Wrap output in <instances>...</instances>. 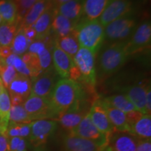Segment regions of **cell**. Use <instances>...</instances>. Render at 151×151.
Returning a JSON list of instances; mask_svg holds the SVG:
<instances>
[{
  "label": "cell",
  "mask_w": 151,
  "mask_h": 151,
  "mask_svg": "<svg viewBox=\"0 0 151 151\" xmlns=\"http://www.w3.org/2000/svg\"><path fill=\"white\" fill-rule=\"evenodd\" d=\"M83 98H86V94L79 83L69 78H62L56 83L49 100L58 118L77 100Z\"/></svg>",
  "instance_id": "6da1fadb"
},
{
  "label": "cell",
  "mask_w": 151,
  "mask_h": 151,
  "mask_svg": "<svg viewBox=\"0 0 151 151\" xmlns=\"http://www.w3.org/2000/svg\"><path fill=\"white\" fill-rule=\"evenodd\" d=\"M75 30L79 46L97 54L105 39L104 27L99 19H85L77 24Z\"/></svg>",
  "instance_id": "7a4b0ae2"
},
{
  "label": "cell",
  "mask_w": 151,
  "mask_h": 151,
  "mask_svg": "<svg viewBox=\"0 0 151 151\" xmlns=\"http://www.w3.org/2000/svg\"><path fill=\"white\" fill-rule=\"evenodd\" d=\"M124 43H114L102 50L99 59V76L104 78L120 69L127 59Z\"/></svg>",
  "instance_id": "3957f363"
},
{
  "label": "cell",
  "mask_w": 151,
  "mask_h": 151,
  "mask_svg": "<svg viewBox=\"0 0 151 151\" xmlns=\"http://www.w3.org/2000/svg\"><path fill=\"white\" fill-rule=\"evenodd\" d=\"M137 28V20L132 14L117 19L104 27L105 39L118 43L129 38Z\"/></svg>",
  "instance_id": "277c9868"
},
{
  "label": "cell",
  "mask_w": 151,
  "mask_h": 151,
  "mask_svg": "<svg viewBox=\"0 0 151 151\" xmlns=\"http://www.w3.org/2000/svg\"><path fill=\"white\" fill-rule=\"evenodd\" d=\"M95 55L90 50L80 47L73 58V63L80 71L81 82L92 87L97 81Z\"/></svg>",
  "instance_id": "5b68a950"
},
{
  "label": "cell",
  "mask_w": 151,
  "mask_h": 151,
  "mask_svg": "<svg viewBox=\"0 0 151 151\" xmlns=\"http://www.w3.org/2000/svg\"><path fill=\"white\" fill-rule=\"evenodd\" d=\"M92 104L86 98L77 100L70 108L58 117V121L64 129L69 132L80 123L83 118L89 113Z\"/></svg>",
  "instance_id": "8992f818"
},
{
  "label": "cell",
  "mask_w": 151,
  "mask_h": 151,
  "mask_svg": "<svg viewBox=\"0 0 151 151\" xmlns=\"http://www.w3.org/2000/svg\"><path fill=\"white\" fill-rule=\"evenodd\" d=\"M23 106L32 121L48 118H57L48 98L30 94L23 103Z\"/></svg>",
  "instance_id": "52a82bcc"
},
{
  "label": "cell",
  "mask_w": 151,
  "mask_h": 151,
  "mask_svg": "<svg viewBox=\"0 0 151 151\" xmlns=\"http://www.w3.org/2000/svg\"><path fill=\"white\" fill-rule=\"evenodd\" d=\"M58 128V122L55 120H37L31 122V129L29 140L35 148L42 147L53 134Z\"/></svg>",
  "instance_id": "ba28073f"
},
{
  "label": "cell",
  "mask_w": 151,
  "mask_h": 151,
  "mask_svg": "<svg viewBox=\"0 0 151 151\" xmlns=\"http://www.w3.org/2000/svg\"><path fill=\"white\" fill-rule=\"evenodd\" d=\"M129 41L124 43V50L127 56L141 51L148 48L151 40L150 22H143L136 29L135 32Z\"/></svg>",
  "instance_id": "9c48e42d"
},
{
  "label": "cell",
  "mask_w": 151,
  "mask_h": 151,
  "mask_svg": "<svg viewBox=\"0 0 151 151\" xmlns=\"http://www.w3.org/2000/svg\"><path fill=\"white\" fill-rule=\"evenodd\" d=\"M32 86V83L29 77L18 73L7 88L11 106L23 104L31 94Z\"/></svg>",
  "instance_id": "30bf717a"
},
{
  "label": "cell",
  "mask_w": 151,
  "mask_h": 151,
  "mask_svg": "<svg viewBox=\"0 0 151 151\" xmlns=\"http://www.w3.org/2000/svg\"><path fill=\"white\" fill-rule=\"evenodd\" d=\"M132 2L131 0H111L99 16V20L104 27L107 24L132 14Z\"/></svg>",
  "instance_id": "8fae6325"
},
{
  "label": "cell",
  "mask_w": 151,
  "mask_h": 151,
  "mask_svg": "<svg viewBox=\"0 0 151 151\" xmlns=\"http://www.w3.org/2000/svg\"><path fill=\"white\" fill-rule=\"evenodd\" d=\"M58 73L52 69L43 71L32 81L31 94L43 98L49 99L56 84Z\"/></svg>",
  "instance_id": "7c38bea8"
},
{
  "label": "cell",
  "mask_w": 151,
  "mask_h": 151,
  "mask_svg": "<svg viewBox=\"0 0 151 151\" xmlns=\"http://www.w3.org/2000/svg\"><path fill=\"white\" fill-rule=\"evenodd\" d=\"M89 116L92 123L97 129L109 139L110 136L114 132V129L101 100H96L92 104L89 111Z\"/></svg>",
  "instance_id": "4fadbf2b"
},
{
  "label": "cell",
  "mask_w": 151,
  "mask_h": 151,
  "mask_svg": "<svg viewBox=\"0 0 151 151\" xmlns=\"http://www.w3.org/2000/svg\"><path fill=\"white\" fill-rule=\"evenodd\" d=\"M70 133L84 139L95 141L103 146L109 143L108 138L102 134L92 123L89 113L83 118L77 127L70 131Z\"/></svg>",
  "instance_id": "5bb4252c"
},
{
  "label": "cell",
  "mask_w": 151,
  "mask_h": 151,
  "mask_svg": "<svg viewBox=\"0 0 151 151\" xmlns=\"http://www.w3.org/2000/svg\"><path fill=\"white\" fill-rule=\"evenodd\" d=\"M65 151H100L103 146L89 139L69 134L63 139Z\"/></svg>",
  "instance_id": "9a60e30c"
},
{
  "label": "cell",
  "mask_w": 151,
  "mask_h": 151,
  "mask_svg": "<svg viewBox=\"0 0 151 151\" xmlns=\"http://www.w3.org/2000/svg\"><path fill=\"white\" fill-rule=\"evenodd\" d=\"M52 61L55 71L62 78H68L71 67L74 65L73 59L70 56L55 46L52 49Z\"/></svg>",
  "instance_id": "2e32d148"
},
{
  "label": "cell",
  "mask_w": 151,
  "mask_h": 151,
  "mask_svg": "<svg viewBox=\"0 0 151 151\" xmlns=\"http://www.w3.org/2000/svg\"><path fill=\"white\" fill-rule=\"evenodd\" d=\"M55 15V8L50 1V4L44 11V12L33 24V27L37 34L36 40H42L48 37V34L51 30Z\"/></svg>",
  "instance_id": "e0dca14e"
},
{
  "label": "cell",
  "mask_w": 151,
  "mask_h": 151,
  "mask_svg": "<svg viewBox=\"0 0 151 151\" xmlns=\"http://www.w3.org/2000/svg\"><path fill=\"white\" fill-rule=\"evenodd\" d=\"M84 1L85 0H71L55 7V11L77 24L83 16Z\"/></svg>",
  "instance_id": "ac0fdd59"
},
{
  "label": "cell",
  "mask_w": 151,
  "mask_h": 151,
  "mask_svg": "<svg viewBox=\"0 0 151 151\" xmlns=\"http://www.w3.org/2000/svg\"><path fill=\"white\" fill-rule=\"evenodd\" d=\"M103 106L106 111L111 123L112 124L114 132H130L131 128L127 123L125 113L111 106L104 100H101Z\"/></svg>",
  "instance_id": "d6986e66"
},
{
  "label": "cell",
  "mask_w": 151,
  "mask_h": 151,
  "mask_svg": "<svg viewBox=\"0 0 151 151\" xmlns=\"http://www.w3.org/2000/svg\"><path fill=\"white\" fill-rule=\"evenodd\" d=\"M124 95L133 104L137 111L147 114L146 111V86L134 85L127 87L123 90Z\"/></svg>",
  "instance_id": "ffe728a7"
},
{
  "label": "cell",
  "mask_w": 151,
  "mask_h": 151,
  "mask_svg": "<svg viewBox=\"0 0 151 151\" xmlns=\"http://www.w3.org/2000/svg\"><path fill=\"white\" fill-rule=\"evenodd\" d=\"M139 139L129 132H116L111 139L113 151H135Z\"/></svg>",
  "instance_id": "44dd1931"
},
{
  "label": "cell",
  "mask_w": 151,
  "mask_h": 151,
  "mask_svg": "<svg viewBox=\"0 0 151 151\" xmlns=\"http://www.w3.org/2000/svg\"><path fill=\"white\" fill-rule=\"evenodd\" d=\"M50 4V0H38L21 20L19 24V29H24L32 26Z\"/></svg>",
  "instance_id": "7402d4cb"
},
{
  "label": "cell",
  "mask_w": 151,
  "mask_h": 151,
  "mask_svg": "<svg viewBox=\"0 0 151 151\" xmlns=\"http://www.w3.org/2000/svg\"><path fill=\"white\" fill-rule=\"evenodd\" d=\"M76 25L77 24L69 19L58 14L55 11L51 29L53 30L57 37H65L72 34L74 32Z\"/></svg>",
  "instance_id": "603a6c76"
},
{
  "label": "cell",
  "mask_w": 151,
  "mask_h": 151,
  "mask_svg": "<svg viewBox=\"0 0 151 151\" xmlns=\"http://www.w3.org/2000/svg\"><path fill=\"white\" fill-rule=\"evenodd\" d=\"M55 46L61 49L73 59L80 48L76 30L72 34L67 37H57L55 42Z\"/></svg>",
  "instance_id": "cb8c5ba5"
},
{
  "label": "cell",
  "mask_w": 151,
  "mask_h": 151,
  "mask_svg": "<svg viewBox=\"0 0 151 151\" xmlns=\"http://www.w3.org/2000/svg\"><path fill=\"white\" fill-rule=\"evenodd\" d=\"M111 1V0H85L83 16L88 20L99 18Z\"/></svg>",
  "instance_id": "d4e9b609"
},
{
  "label": "cell",
  "mask_w": 151,
  "mask_h": 151,
  "mask_svg": "<svg viewBox=\"0 0 151 151\" xmlns=\"http://www.w3.org/2000/svg\"><path fill=\"white\" fill-rule=\"evenodd\" d=\"M11 107L10 97L4 88L0 94V132L6 134L9 123V112Z\"/></svg>",
  "instance_id": "484cf974"
},
{
  "label": "cell",
  "mask_w": 151,
  "mask_h": 151,
  "mask_svg": "<svg viewBox=\"0 0 151 151\" xmlns=\"http://www.w3.org/2000/svg\"><path fill=\"white\" fill-rule=\"evenodd\" d=\"M130 134L138 139H150L151 117L150 115L143 114L139 120L132 126Z\"/></svg>",
  "instance_id": "4316f807"
},
{
  "label": "cell",
  "mask_w": 151,
  "mask_h": 151,
  "mask_svg": "<svg viewBox=\"0 0 151 151\" xmlns=\"http://www.w3.org/2000/svg\"><path fill=\"white\" fill-rule=\"evenodd\" d=\"M18 9L14 0H0V16L2 22L13 24L16 22Z\"/></svg>",
  "instance_id": "83f0119b"
},
{
  "label": "cell",
  "mask_w": 151,
  "mask_h": 151,
  "mask_svg": "<svg viewBox=\"0 0 151 151\" xmlns=\"http://www.w3.org/2000/svg\"><path fill=\"white\" fill-rule=\"evenodd\" d=\"M104 100L113 107L122 111L124 113L132 111H137L133 104L124 94H114L105 98Z\"/></svg>",
  "instance_id": "f1b7e54d"
},
{
  "label": "cell",
  "mask_w": 151,
  "mask_h": 151,
  "mask_svg": "<svg viewBox=\"0 0 151 151\" xmlns=\"http://www.w3.org/2000/svg\"><path fill=\"white\" fill-rule=\"evenodd\" d=\"M18 31V26L16 22L13 24L2 22L0 25V46H11Z\"/></svg>",
  "instance_id": "f546056e"
},
{
  "label": "cell",
  "mask_w": 151,
  "mask_h": 151,
  "mask_svg": "<svg viewBox=\"0 0 151 151\" xmlns=\"http://www.w3.org/2000/svg\"><path fill=\"white\" fill-rule=\"evenodd\" d=\"M30 43L24 35L23 29H19L11 43V48L13 53L20 56L27 51Z\"/></svg>",
  "instance_id": "4dcf8cb0"
},
{
  "label": "cell",
  "mask_w": 151,
  "mask_h": 151,
  "mask_svg": "<svg viewBox=\"0 0 151 151\" xmlns=\"http://www.w3.org/2000/svg\"><path fill=\"white\" fill-rule=\"evenodd\" d=\"M31 129V122L30 123H16L9 122L7 128L6 135L8 138L29 137Z\"/></svg>",
  "instance_id": "1f68e13d"
},
{
  "label": "cell",
  "mask_w": 151,
  "mask_h": 151,
  "mask_svg": "<svg viewBox=\"0 0 151 151\" xmlns=\"http://www.w3.org/2000/svg\"><path fill=\"white\" fill-rule=\"evenodd\" d=\"M17 75L18 72L15 68L13 66L7 65L5 62V59L0 58V78L6 89L8 88Z\"/></svg>",
  "instance_id": "d6a6232c"
},
{
  "label": "cell",
  "mask_w": 151,
  "mask_h": 151,
  "mask_svg": "<svg viewBox=\"0 0 151 151\" xmlns=\"http://www.w3.org/2000/svg\"><path fill=\"white\" fill-rule=\"evenodd\" d=\"M9 122L16 123H30L32 120L24 109L23 104H19L11 106L9 112Z\"/></svg>",
  "instance_id": "836d02e7"
},
{
  "label": "cell",
  "mask_w": 151,
  "mask_h": 151,
  "mask_svg": "<svg viewBox=\"0 0 151 151\" xmlns=\"http://www.w3.org/2000/svg\"><path fill=\"white\" fill-rule=\"evenodd\" d=\"M5 62L7 65L13 66L15 68L17 72L20 74L26 76L30 78L31 77V72L29 68L24 62L22 61L21 57L17 55L12 53L8 58L5 59Z\"/></svg>",
  "instance_id": "e575fe53"
},
{
  "label": "cell",
  "mask_w": 151,
  "mask_h": 151,
  "mask_svg": "<svg viewBox=\"0 0 151 151\" xmlns=\"http://www.w3.org/2000/svg\"><path fill=\"white\" fill-rule=\"evenodd\" d=\"M16 4L17 9H18V14H17L16 23L18 26L21 20L27 14L32 6L37 2L38 0H14Z\"/></svg>",
  "instance_id": "d590c367"
},
{
  "label": "cell",
  "mask_w": 151,
  "mask_h": 151,
  "mask_svg": "<svg viewBox=\"0 0 151 151\" xmlns=\"http://www.w3.org/2000/svg\"><path fill=\"white\" fill-rule=\"evenodd\" d=\"M37 56L39 58V63H40L41 70H42L43 72L50 70V69L53 68L51 52L47 47L43 49L42 51L39 52L37 55Z\"/></svg>",
  "instance_id": "8d00e7d4"
},
{
  "label": "cell",
  "mask_w": 151,
  "mask_h": 151,
  "mask_svg": "<svg viewBox=\"0 0 151 151\" xmlns=\"http://www.w3.org/2000/svg\"><path fill=\"white\" fill-rule=\"evenodd\" d=\"M45 48H46V46L45 43L43 42L42 40H36L30 43L29 48L27 49V52L37 55Z\"/></svg>",
  "instance_id": "74e56055"
},
{
  "label": "cell",
  "mask_w": 151,
  "mask_h": 151,
  "mask_svg": "<svg viewBox=\"0 0 151 151\" xmlns=\"http://www.w3.org/2000/svg\"><path fill=\"white\" fill-rule=\"evenodd\" d=\"M126 118H127V121L128 124L129 125L130 128L136 123L139 120V118L142 116V113L139 112L138 111H132L130 112L125 113Z\"/></svg>",
  "instance_id": "f35d334b"
},
{
  "label": "cell",
  "mask_w": 151,
  "mask_h": 151,
  "mask_svg": "<svg viewBox=\"0 0 151 151\" xmlns=\"http://www.w3.org/2000/svg\"><path fill=\"white\" fill-rule=\"evenodd\" d=\"M135 151H151L150 139H139Z\"/></svg>",
  "instance_id": "ab89813d"
},
{
  "label": "cell",
  "mask_w": 151,
  "mask_h": 151,
  "mask_svg": "<svg viewBox=\"0 0 151 151\" xmlns=\"http://www.w3.org/2000/svg\"><path fill=\"white\" fill-rule=\"evenodd\" d=\"M23 30L24 35H25L26 38H27V40L29 41L30 43H32L33 41H35L36 40V36H37V34H36V32L33 25L30 26V27L24 28Z\"/></svg>",
  "instance_id": "60d3db41"
},
{
  "label": "cell",
  "mask_w": 151,
  "mask_h": 151,
  "mask_svg": "<svg viewBox=\"0 0 151 151\" xmlns=\"http://www.w3.org/2000/svg\"><path fill=\"white\" fill-rule=\"evenodd\" d=\"M8 140L6 134L0 132V151H9Z\"/></svg>",
  "instance_id": "b9f144b4"
},
{
  "label": "cell",
  "mask_w": 151,
  "mask_h": 151,
  "mask_svg": "<svg viewBox=\"0 0 151 151\" xmlns=\"http://www.w3.org/2000/svg\"><path fill=\"white\" fill-rule=\"evenodd\" d=\"M20 137H11L9 138L8 140V148L9 151H16L17 147L18 146V143L20 142Z\"/></svg>",
  "instance_id": "7bdbcfd3"
},
{
  "label": "cell",
  "mask_w": 151,
  "mask_h": 151,
  "mask_svg": "<svg viewBox=\"0 0 151 151\" xmlns=\"http://www.w3.org/2000/svg\"><path fill=\"white\" fill-rule=\"evenodd\" d=\"M146 111L147 114L150 115L151 113V90L150 86H146Z\"/></svg>",
  "instance_id": "ee69618b"
},
{
  "label": "cell",
  "mask_w": 151,
  "mask_h": 151,
  "mask_svg": "<svg viewBox=\"0 0 151 151\" xmlns=\"http://www.w3.org/2000/svg\"><path fill=\"white\" fill-rule=\"evenodd\" d=\"M12 53L11 46H0V58L6 59Z\"/></svg>",
  "instance_id": "f6af8a7d"
},
{
  "label": "cell",
  "mask_w": 151,
  "mask_h": 151,
  "mask_svg": "<svg viewBox=\"0 0 151 151\" xmlns=\"http://www.w3.org/2000/svg\"><path fill=\"white\" fill-rule=\"evenodd\" d=\"M27 143L26 139L24 138H21L18 143V146L17 147L16 151H27Z\"/></svg>",
  "instance_id": "bcb514c9"
},
{
  "label": "cell",
  "mask_w": 151,
  "mask_h": 151,
  "mask_svg": "<svg viewBox=\"0 0 151 151\" xmlns=\"http://www.w3.org/2000/svg\"><path fill=\"white\" fill-rule=\"evenodd\" d=\"M71 1V0H50L52 5H53L55 7L58 6L62 4L67 2V1Z\"/></svg>",
  "instance_id": "7dc6e473"
},
{
  "label": "cell",
  "mask_w": 151,
  "mask_h": 151,
  "mask_svg": "<svg viewBox=\"0 0 151 151\" xmlns=\"http://www.w3.org/2000/svg\"><path fill=\"white\" fill-rule=\"evenodd\" d=\"M4 88V87L3 86V83H2V81H1V78H0V94H1V92H2V90Z\"/></svg>",
  "instance_id": "c3c4849f"
},
{
  "label": "cell",
  "mask_w": 151,
  "mask_h": 151,
  "mask_svg": "<svg viewBox=\"0 0 151 151\" xmlns=\"http://www.w3.org/2000/svg\"><path fill=\"white\" fill-rule=\"evenodd\" d=\"M1 23H2V19H1V17L0 16V25H1Z\"/></svg>",
  "instance_id": "681fc988"
}]
</instances>
